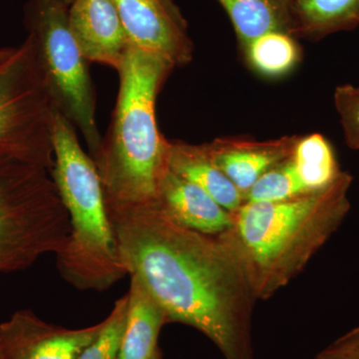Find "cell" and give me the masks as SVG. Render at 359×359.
Instances as JSON below:
<instances>
[{"mask_svg": "<svg viewBox=\"0 0 359 359\" xmlns=\"http://www.w3.org/2000/svg\"><path fill=\"white\" fill-rule=\"evenodd\" d=\"M292 158L309 192L327 188L342 173L334 148L321 134L301 137Z\"/></svg>", "mask_w": 359, "mask_h": 359, "instance_id": "obj_17", "label": "cell"}, {"mask_svg": "<svg viewBox=\"0 0 359 359\" xmlns=\"http://www.w3.org/2000/svg\"><path fill=\"white\" fill-rule=\"evenodd\" d=\"M313 359H359V327L335 339Z\"/></svg>", "mask_w": 359, "mask_h": 359, "instance_id": "obj_22", "label": "cell"}, {"mask_svg": "<svg viewBox=\"0 0 359 359\" xmlns=\"http://www.w3.org/2000/svg\"><path fill=\"white\" fill-rule=\"evenodd\" d=\"M292 157L257 180L245 194V203L282 202L311 193L302 183Z\"/></svg>", "mask_w": 359, "mask_h": 359, "instance_id": "obj_19", "label": "cell"}, {"mask_svg": "<svg viewBox=\"0 0 359 359\" xmlns=\"http://www.w3.org/2000/svg\"><path fill=\"white\" fill-rule=\"evenodd\" d=\"M107 210L127 275L143 283L168 323L199 330L224 359H254L257 299L221 238L180 226L156 203Z\"/></svg>", "mask_w": 359, "mask_h": 359, "instance_id": "obj_1", "label": "cell"}, {"mask_svg": "<svg viewBox=\"0 0 359 359\" xmlns=\"http://www.w3.org/2000/svg\"><path fill=\"white\" fill-rule=\"evenodd\" d=\"M244 52L250 67L269 78L287 74L301 59V50L294 36L280 32L261 35L252 40Z\"/></svg>", "mask_w": 359, "mask_h": 359, "instance_id": "obj_18", "label": "cell"}, {"mask_svg": "<svg viewBox=\"0 0 359 359\" xmlns=\"http://www.w3.org/2000/svg\"><path fill=\"white\" fill-rule=\"evenodd\" d=\"M299 138L285 136L259 142L230 137L205 143V147L215 164L245 198L266 172L292 157Z\"/></svg>", "mask_w": 359, "mask_h": 359, "instance_id": "obj_11", "label": "cell"}, {"mask_svg": "<svg viewBox=\"0 0 359 359\" xmlns=\"http://www.w3.org/2000/svg\"><path fill=\"white\" fill-rule=\"evenodd\" d=\"M218 1L230 16L243 51L252 40L268 32H280L292 35L290 0Z\"/></svg>", "mask_w": 359, "mask_h": 359, "instance_id": "obj_15", "label": "cell"}, {"mask_svg": "<svg viewBox=\"0 0 359 359\" xmlns=\"http://www.w3.org/2000/svg\"><path fill=\"white\" fill-rule=\"evenodd\" d=\"M61 1L65 2L66 6H69L71 4H72L73 0H61Z\"/></svg>", "mask_w": 359, "mask_h": 359, "instance_id": "obj_25", "label": "cell"}, {"mask_svg": "<svg viewBox=\"0 0 359 359\" xmlns=\"http://www.w3.org/2000/svg\"><path fill=\"white\" fill-rule=\"evenodd\" d=\"M126 311L127 294L115 302L108 318L101 321L98 334L77 359H118Z\"/></svg>", "mask_w": 359, "mask_h": 359, "instance_id": "obj_20", "label": "cell"}, {"mask_svg": "<svg viewBox=\"0 0 359 359\" xmlns=\"http://www.w3.org/2000/svg\"><path fill=\"white\" fill-rule=\"evenodd\" d=\"M13 48L14 47H13V48H0V62H1L2 60H4L7 56L11 55Z\"/></svg>", "mask_w": 359, "mask_h": 359, "instance_id": "obj_23", "label": "cell"}, {"mask_svg": "<svg viewBox=\"0 0 359 359\" xmlns=\"http://www.w3.org/2000/svg\"><path fill=\"white\" fill-rule=\"evenodd\" d=\"M100 327L70 330L42 320L29 309L18 311L0 323V359H77Z\"/></svg>", "mask_w": 359, "mask_h": 359, "instance_id": "obj_9", "label": "cell"}, {"mask_svg": "<svg viewBox=\"0 0 359 359\" xmlns=\"http://www.w3.org/2000/svg\"><path fill=\"white\" fill-rule=\"evenodd\" d=\"M152 359H162V355H161V351H158V353L155 354L154 358H153Z\"/></svg>", "mask_w": 359, "mask_h": 359, "instance_id": "obj_24", "label": "cell"}, {"mask_svg": "<svg viewBox=\"0 0 359 359\" xmlns=\"http://www.w3.org/2000/svg\"><path fill=\"white\" fill-rule=\"evenodd\" d=\"M292 35L320 39L359 23V0H290Z\"/></svg>", "mask_w": 359, "mask_h": 359, "instance_id": "obj_16", "label": "cell"}, {"mask_svg": "<svg viewBox=\"0 0 359 359\" xmlns=\"http://www.w3.org/2000/svg\"><path fill=\"white\" fill-rule=\"evenodd\" d=\"M68 212L50 171L0 159V273L23 271L47 254L62 252Z\"/></svg>", "mask_w": 359, "mask_h": 359, "instance_id": "obj_5", "label": "cell"}, {"mask_svg": "<svg viewBox=\"0 0 359 359\" xmlns=\"http://www.w3.org/2000/svg\"><path fill=\"white\" fill-rule=\"evenodd\" d=\"M167 323L166 314L160 304L143 283L131 276L127 294L126 320L118 359L154 358L160 351L158 337L161 328Z\"/></svg>", "mask_w": 359, "mask_h": 359, "instance_id": "obj_14", "label": "cell"}, {"mask_svg": "<svg viewBox=\"0 0 359 359\" xmlns=\"http://www.w3.org/2000/svg\"><path fill=\"white\" fill-rule=\"evenodd\" d=\"M53 112L27 37L0 62V159L22 161L51 171Z\"/></svg>", "mask_w": 359, "mask_h": 359, "instance_id": "obj_7", "label": "cell"}, {"mask_svg": "<svg viewBox=\"0 0 359 359\" xmlns=\"http://www.w3.org/2000/svg\"><path fill=\"white\" fill-rule=\"evenodd\" d=\"M353 176L282 202H245L219 235L243 271L257 301L271 299L308 266L351 211Z\"/></svg>", "mask_w": 359, "mask_h": 359, "instance_id": "obj_2", "label": "cell"}, {"mask_svg": "<svg viewBox=\"0 0 359 359\" xmlns=\"http://www.w3.org/2000/svg\"><path fill=\"white\" fill-rule=\"evenodd\" d=\"M68 20L89 62L120 69L131 43L112 0H73Z\"/></svg>", "mask_w": 359, "mask_h": 359, "instance_id": "obj_10", "label": "cell"}, {"mask_svg": "<svg viewBox=\"0 0 359 359\" xmlns=\"http://www.w3.org/2000/svg\"><path fill=\"white\" fill-rule=\"evenodd\" d=\"M174 65L131 44L119 74L109 130L93 157L107 209L152 204L168 170L156 101Z\"/></svg>", "mask_w": 359, "mask_h": 359, "instance_id": "obj_3", "label": "cell"}, {"mask_svg": "<svg viewBox=\"0 0 359 359\" xmlns=\"http://www.w3.org/2000/svg\"><path fill=\"white\" fill-rule=\"evenodd\" d=\"M334 105L344 130L346 145L359 150V87L340 85L335 88Z\"/></svg>", "mask_w": 359, "mask_h": 359, "instance_id": "obj_21", "label": "cell"}, {"mask_svg": "<svg viewBox=\"0 0 359 359\" xmlns=\"http://www.w3.org/2000/svg\"><path fill=\"white\" fill-rule=\"evenodd\" d=\"M155 203L175 223L205 235H221L231 224V212L169 168L161 180Z\"/></svg>", "mask_w": 359, "mask_h": 359, "instance_id": "obj_12", "label": "cell"}, {"mask_svg": "<svg viewBox=\"0 0 359 359\" xmlns=\"http://www.w3.org/2000/svg\"><path fill=\"white\" fill-rule=\"evenodd\" d=\"M68 7L61 0H29L25 25L52 106L79 130L90 157L102 143L96 121V93L84 57L71 32Z\"/></svg>", "mask_w": 359, "mask_h": 359, "instance_id": "obj_6", "label": "cell"}, {"mask_svg": "<svg viewBox=\"0 0 359 359\" xmlns=\"http://www.w3.org/2000/svg\"><path fill=\"white\" fill-rule=\"evenodd\" d=\"M167 165L170 171L199 186L226 211H237L245 203L243 194L208 154L205 144L168 140Z\"/></svg>", "mask_w": 359, "mask_h": 359, "instance_id": "obj_13", "label": "cell"}, {"mask_svg": "<svg viewBox=\"0 0 359 359\" xmlns=\"http://www.w3.org/2000/svg\"><path fill=\"white\" fill-rule=\"evenodd\" d=\"M130 43L177 66L189 65L194 45L174 0H112Z\"/></svg>", "mask_w": 359, "mask_h": 359, "instance_id": "obj_8", "label": "cell"}, {"mask_svg": "<svg viewBox=\"0 0 359 359\" xmlns=\"http://www.w3.org/2000/svg\"><path fill=\"white\" fill-rule=\"evenodd\" d=\"M50 174L68 212L70 233L57 266L78 290H105L127 275L95 163L80 145L76 128L54 109Z\"/></svg>", "mask_w": 359, "mask_h": 359, "instance_id": "obj_4", "label": "cell"}]
</instances>
